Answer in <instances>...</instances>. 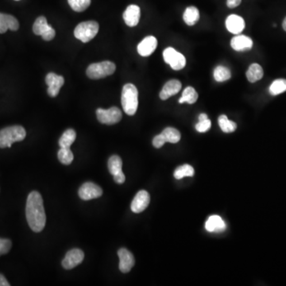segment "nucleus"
Returning <instances> with one entry per match:
<instances>
[{
  "instance_id": "f257e3e1",
  "label": "nucleus",
  "mask_w": 286,
  "mask_h": 286,
  "mask_svg": "<svg viewBox=\"0 0 286 286\" xmlns=\"http://www.w3.org/2000/svg\"><path fill=\"white\" fill-rule=\"evenodd\" d=\"M25 216L28 224L34 232H41L46 222V216L40 193L34 191L29 194L26 200Z\"/></svg>"
},
{
  "instance_id": "f03ea898",
  "label": "nucleus",
  "mask_w": 286,
  "mask_h": 286,
  "mask_svg": "<svg viewBox=\"0 0 286 286\" xmlns=\"http://www.w3.org/2000/svg\"><path fill=\"white\" fill-rule=\"evenodd\" d=\"M121 101L126 114L128 115L135 114L138 106V91L133 84H127L123 86Z\"/></svg>"
},
{
  "instance_id": "7ed1b4c3",
  "label": "nucleus",
  "mask_w": 286,
  "mask_h": 286,
  "mask_svg": "<svg viewBox=\"0 0 286 286\" xmlns=\"http://www.w3.org/2000/svg\"><path fill=\"white\" fill-rule=\"evenodd\" d=\"M26 136L25 130L22 126H11L0 131V148H11L13 143L21 142Z\"/></svg>"
},
{
  "instance_id": "20e7f679",
  "label": "nucleus",
  "mask_w": 286,
  "mask_h": 286,
  "mask_svg": "<svg viewBox=\"0 0 286 286\" xmlns=\"http://www.w3.org/2000/svg\"><path fill=\"white\" fill-rule=\"evenodd\" d=\"M116 66L113 62L109 61L91 64L88 67L86 74L92 80H99L106 76H110L115 71Z\"/></svg>"
},
{
  "instance_id": "39448f33",
  "label": "nucleus",
  "mask_w": 286,
  "mask_h": 286,
  "mask_svg": "<svg viewBox=\"0 0 286 286\" xmlns=\"http://www.w3.org/2000/svg\"><path fill=\"white\" fill-rule=\"evenodd\" d=\"M99 27V24L95 21L83 22L75 28L74 36L82 43H88L96 36Z\"/></svg>"
},
{
  "instance_id": "423d86ee",
  "label": "nucleus",
  "mask_w": 286,
  "mask_h": 286,
  "mask_svg": "<svg viewBox=\"0 0 286 286\" xmlns=\"http://www.w3.org/2000/svg\"><path fill=\"white\" fill-rule=\"evenodd\" d=\"M96 116L100 123L107 125H113L119 123L122 119V111L116 107H112L109 109L98 108L96 110Z\"/></svg>"
},
{
  "instance_id": "0eeeda50",
  "label": "nucleus",
  "mask_w": 286,
  "mask_h": 286,
  "mask_svg": "<svg viewBox=\"0 0 286 286\" xmlns=\"http://www.w3.org/2000/svg\"><path fill=\"white\" fill-rule=\"evenodd\" d=\"M79 197L83 200H91L101 197L103 190L97 184L86 182L79 189Z\"/></svg>"
},
{
  "instance_id": "6e6552de",
  "label": "nucleus",
  "mask_w": 286,
  "mask_h": 286,
  "mask_svg": "<svg viewBox=\"0 0 286 286\" xmlns=\"http://www.w3.org/2000/svg\"><path fill=\"white\" fill-rule=\"evenodd\" d=\"M85 259V254L80 249H72L66 254L62 261V266L66 269H72L80 265Z\"/></svg>"
},
{
  "instance_id": "1a4fd4ad",
  "label": "nucleus",
  "mask_w": 286,
  "mask_h": 286,
  "mask_svg": "<svg viewBox=\"0 0 286 286\" xmlns=\"http://www.w3.org/2000/svg\"><path fill=\"white\" fill-rule=\"evenodd\" d=\"M45 83L48 85V94L51 97H56L59 94L60 89L64 85L65 79L63 76L49 72L45 77Z\"/></svg>"
},
{
  "instance_id": "9d476101",
  "label": "nucleus",
  "mask_w": 286,
  "mask_h": 286,
  "mask_svg": "<svg viewBox=\"0 0 286 286\" xmlns=\"http://www.w3.org/2000/svg\"><path fill=\"white\" fill-rule=\"evenodd\" d=\"M150 201H151L150 194L146 191H139L132 200V205H131L132 212L133 213H140L143 212L148 207Z\"/></svg>"
},
{
  "instance_id": "9b49d317",
  "label": "nucleus",
  "mask_w": 286,
  "mask_h": 286,
  "mask_svg": "<svg viewBox=\"0 0 286 286\" xmlns=\"http://www.w3.org/2000/svg\"><path fill=\"white\" fill-rule=\"evenodd\" d=\"M119 258V268L123 273H129L134 265V258L133 254L125 248H121L118 251Z\"/></svg>"
},
{
  "instance_id": "f8f14e48",
  "label": "nucleus",
  "mask_w": 286,
  "mask_h": 286,
  "mask_svg": "<svg viewBox=\"0 0 286 286\" xmlns=\"http://www.w3.org/2000/svg\"><path fill=\"white\" fill-rule=\"evenodd\" d=\"M141 11L137 5H130L123 13V17L125 23L130 27H133L139 22Z\"/></svg>"
},
{
  "instance_id": "ddd939ff",
  "label": "nucleus",
  "mask_w": 286,
  "mask_h": 286,
  "mask_svg": "<svg viewBox=\"0 0 286 286\" xmlns=\"http://www.w3.org/2000/svg\"><path fill=\"white\" fill-rule=\"evenodd\" d=\"M157 45V38L154 36L146 37L138 44V53L142 57H149L154 52Z\"/></svg>"
},
{
  "instance_id": "4468645a",
  "label": "nucleus",
  "mask_w": 286,
  "mask_h": 286,
  "mask_svg": "<svg viewBox=\"0 0 286 286\" xmlns=\"http://www.w3.org/2000/svg\"><path fill=\"white\" fill-rule=\"evenodd\" d=\"M231 46L238 52H245L252 49L253 41L245 35H236L231 39Z\"/></svg>"
},
{
  "instance_id": "2eb2a0df",
  "label": "nucleus",
  "mask_w": 286,
  "mask_h": 286,
  "mask_svg": "<svg viewBox=\"0 0 286 286\" xmlns=\"http://www.w3.org/2000/svg\"><path fill=\"white\" fill-rule=\"evenodd\" d=\"M226 27L231 34H239L244 30L245 22L244 19L239 15H229L226 19Z\"/></svg>"
},
{
  "instance_id": "dca6fc26",
  "label": "nucleus",
  "mask_w": 286,
  "mask_h": 286,
  "mask_svg": "<svg viewBox=\"0 0 286 286\" xmlns=\"http://www.w3.org/2000/svg\"><path fill=\"white\" fill-rule=\"evenodd\" d=\"M19 28V21L16 18L11 15L0 13V34H4L7 30L16 31Z\"/></svg>"
},
{
  "instance_id": "f3484780",
  "label": "nucleus",
  "mask_w": 286,
  "mask_h": 286,
  "mask_svg": "<svg viewBox=\"0 0 286 286\" xmlns=\"http://www.w3.org/2000/svg\"><path fill=\"white\" fill-rule=\"evenodd\" d=\"M181 87H182V85L178 80H171L165 83L163 88L159 95L161 100H166L172 95H176L180 91Z\"/></svg>"
},
{
  "instance_id": "a211bd4d",
  "label": "nucleus",
  "mask_w": 286,
  "mask_h": 286,
  "mask_svg": "<svg viewBox=\"0 0 286 286\" xmlns=\"http://www.w3.org/2000/svg\"><path fill=\"white\" fill-rule=\"evenodd\" d=\"M205 228L209 232H221L226 229V224L220 216H210L206 222Z\"/></svg>"
},
{
  "instance_id": "6ab92c4d",
  "label": "nucleus",
  "mask_w": 286,
  "mask_h": 286,
  "mask_svg": "<svg viewBox=\"0 0 286 286\" xmlns=\"http://www.w3.org/2000/svg\"><path fill=\"white\" fill-rule=\"evenodd\" d=\"M264 72H263L262 66L259 64H252L246 71V78L250 83L257 82L263 78Z\"/></svg>"
},
{
  "instance_id": "aec40b11",
  "label": "nucleus",
  "mask_w": 286,
  "mask_h": 286,
  "mask_svg": "<svg viewBox=\"0 0 286 286\" xmlns=\"http://www.w3.org/2000/svg\"><path fill=\"white\" fill-rule=\"evenodd\" d=\"M183 19L184 22L188 25H194L199 21V10L195 6H189L183 15Z\"/></svg>"
},
{
  "instance_id": "412c9836",
  "label": "nucleus",
  "mask_w": 286,
  "mask_h": 286,
  "mask_svg": "<svg viewBox=\"0 0 286 286\" xmlns=\"http://www.w3.org/2000/svg\"><path fill=\"white\" fill-rule=\"evenodd\" d=\"M52 26L48 24L47 19L44 16H40L34 22L33 25V31L36 35L42 36L44 33L51 29Z\"/></svg>"
},
{
  "instance_id": "4be33fe9",
  "label": "nucleus",
  "mask_w": 286,
  "mask_h": 286,
  "mask_svg": "<svg viewBox=\"0 0 286 286\" xmlns=\"http://www.w3.org/2000/svg\"><path fill=\"white\" fill-rule=\"evenodd\" d=\"M76 138V133L74 130H66L59 139V146L61 148H70L71 145L75 142Z\"/></svg>"
},
{
  "instance_id": "5701e85b",
  "label": "nucleus",
  "mask_w": 286,
  "mask_h": 286,
  "mask_svg": "<svg viewBox=\"0 0 286 286\" xmlns=\"http://www.w3.org/2000/svg\"><path fill=\"white\" fill-rule=\"evenodd\" d=\"M197 100H198V93L194 88L189 86L183 91L182 96L180 98L179 103L180 104L188 103L189 104H195Z\"/></svg>"
},
{
  "instance_id": "b1692460",
  "label": "nucleus",
  "mask_w": 286,
  "mask_h": 286,
  "mask_svg": "<svg viewBox=\"0 0 286 286\" xmlns=\"http://www.w3.org/2000/svg\"><path fill=\"white\" fill-rule=\"evenodd\" d=\"M108 170L110 172L111 175H115V174H119L122 170L123 167V161L122 159L117 156V155H113L108 160Z\"/></svg>"
},
{
  "instance_id": "393cba45",
  "label": "nucleus",
  "mask_w": 286,
  "mask_h": 286,
  "mask_svg": "<svg viewBox=\"0 0 286 286\" xmlns=\"http://www.w3.org/2000/svg\"><path fill=\"white\" fill-rule=\"evenodd\" d=\"M218 122L221 130L224 133H232L237 128L236 123L233 121L229 120L227 117L224 114H222L219 117Z\"/></svg>"
},
{
  "instance_id": "a878e982",
  "label": "nucleus",
  "mask_w": 286,
  "mask_h": 286,
  "mask_svg": "<svg viewBox=\"0 0 286 286\" xmlns=\"http://www.w3.org/2000/svg\"><path fill=\"white\" fill-rule=\"evenodd\" d=\"M213 76L217 82H223V81H228L231 78V71L227 67L219 66L215 68Z\"/></svg>"
},
{
  "instance_id": "bb28decb",
  "label": "nucleus",
  "mask_w": 286,
  "mask_h": 286,
  "mask_svg": "<svg viewBox=\"0 0 286 286\" xmlns=\"http://www.w3.org/2000/svg\"><path fill=\"white\" fill-rule=\"evenodd\" d=\"M165 137L166 142L170 143H177L180 140V133L179 131L173 128V127H167L161 132Z\"/></svg>"
},
{
  "instance_id": "cd10ccee",
  "label": "nucleus",
  "mask_w": 286,
  "mask_h": 286,
  "mask_svg": "<svg viewBox=\"0 0 286 286\" xmlns=\"http://www.w3.org/2000/svg\"><path fill=\"white\" fill-rule=\"evenodd\" d=\"M269 93L272 95H278L286 91V79H278L272 83L269 88Z\"/></svg>"
},
{
  "instance_id": "c85d7f7f",
  "label": "nucleus",
  "mask_w": 286,
  "mask_h": 286,
  "mask_svg": "<svg viewBox=\"0 0 286 286\" xmlns=\"http://www.w3.org/2000/svg\"><path fill=\"white\" fill-rule=\"evenodd\" d=\"M193 175H194V169L191 165H187V164L176 168L174 172V177L177 180H180L185 176H193Z\"/></svg>"
},
{
  "instance_id": "c756f323",
  "label": "nucleus",
  "mask_w": 286,
  "mask_h": 286,
  "mask_svg": "<svg viewBox=\"0 0 286 286\" xmlns=\"http://www.w3.org/2000/svg\"><path fill=\"white\" fill-rule=\"evenodd\" d=\"M57 157L63 165H70L73 161V154L70 148H61L57 154Z\"/></svg>"
},
{
  "instance_id": "7c9ffc66",
  "label": "nucleus",
  "mask_w": 286,
  "mask_h": 286,
  "mask_svg": "<svg viewBox=\"0 0 286 286\" xmlns=\"http://www.w3.org/2000/svg\"><path fill=\"white\" fill-rule=\"evenodd\" d=\"M71 8L76 12H82L91 4V0H68Z\"/></svg>"
},
{
  "instance_id": "2f4dec72",
  "label": "nucleus",
  "mask_w": 286,
  "mask_h": 286,
  "mask_svg": "<svg viewBox=\"0 0 286 286\" xmlns=\"http://www.w3.org/2000/svg\"><path fill=\"white\" fill-rule=\"evenodd\" d=\"M185 65H186V59H185L184 56L179 52H177L176 55L170 64V67L176 71L184 68Z\"/></svg>"
},
{
  "instance_id": "473e14b6",
  "label": "nucleus",
  "mask_w": 286,
  "mask_h": 286,
  "mask_svg": "<svg viewBox=\"0 0 286 286\" xmlns=\"http://www.w3.org/2000/svg\"><path fill=\"white\" fill-rule=\"evenodd\" d=\"M11 246L12 242L11 240L0 238V256L7 254L11 250Z\"/></svg>"
},
{
  "instance_id": "72a5a7b5",
  "label": "nucleus",
  "mask_w": 286,
  "mask_h": 286,
  "mask_svg": "<svg viewBox=\"0 0 286 286\" xmlns=\"http://www.w3.org/2000/svg\"><path fill=\"white\" fill-rule=\"evenodd\" d=\"M176 53H177V51L174 49V48H172V47L166 48L163 52L164 61H165V63L170 65V62L173 61L175 56L176 55Z\"/></svg>"
},
{
  "instance_id": "f704fd0d",
  "label": "nucleus",
  "mask_w": 286,
  "mask_h": 286,
  "mask_svg": "<svg viewBox=\"0 0 286 286\" xmlns=\"http://www.w3.org/2000/svg\"><path fill=\"white\" fill-rule=\"evenodd\" d=\"M211 126H212V123L208 119L199 121V123L196 125V130L199 133H204V132H208V130L211 128Z\"/></svg>"
},
{
  "instance_id": "c9c22d12",
  "label": "nucleus",
  "mask_w": 286,
  "mask_h": 286,
  "mask_svg": "<svg viewBox=\"0 0 286 286\" xmlns=\"http://www.w3.org/2000/svg\"><path fill=\"white\" fill-rule=\"evenodd\" d=\"M166 141H165V137H164L162 133H160L158 135L155 136L154 138L153 139V145L155 148L159 149L162 147L165 144Z\"/></svg>"
},
{
  "instance_id": "e433bc0d",
  "label": "nucleus",
  "mask_w": 286,
  "mask_h": 286,
  "mask_svg": "<svg viewBox=\"0 0 286 286\" xmlns=\"http://www.w3.org/2000/svg\"><path fill=\"white\" fill-rule=\"evenodd\" d=\"M55 30L53 29V28H51V29H49V30H47L45 33H44V34L42 35V38H43L44 41H51L53 40L54 37H55Z\"/></svg>"
},
{
  "instance_id": "4c0bfd02",
  "label": "nucleus",
  "mask_w": 286,
  "mask_h": 286,
  "mask_svg": "<svg viewBox=\"0 0 286 286\" xmlns=\"http://www.w3.org/2000/svg\"><path fill=\"white\" fill-rule=\"evenodd\" d=\"M114 177V180L117 184H123V183L125 182L126 180V176L123 174V171L120 172L119 174H115L113 176Z\"/></svg>"
},
{
  "instance_id": "58836bf2",
  "label": "nucleus",
  "mask_w": 286,
  "mask_h": 286,
  "mask_svg": "<svg viewBox=\"0 0 286 286\" xmlns=\"http://www.w3.org/2000/svg\"><path fill=\"white\" fill-rule=\"evenodd\" d=\"M242 0H227V6L229 8H235L241 3Z\"/></svg>"
},
{
  "instance_id": "ea45409f",
  "label": "nucleus",
  "mask_w": 286,
  "mask_h": 286,
  "mask_svg": "<svg viewBox=\"0 0 286 286\" xmlns=\"http://www.w3.org/2000/svg\"><path fill=\"white\" fill-rule=\"evenodd\" d=\"M0 286H10V283L7 282L4 276L0 273Z\"/></svg>"
},
{
  "instance_id": "a19ab883",
  "label": "nucleus",
  "mask_w": 286,
  "mask_h": 286,
  "mask_svg": "<svg viewBox=\"0 0 286 286\" xmlns=\"http://www.w3.org/2000/svg\"><path fill=\"white\" fill-rule=\"evenodd\" d=\"M208 115L206 114H200L199 115V121H203L205 120V119H208Z\"/></svg>"
},
{
  "instance_id": "79ce46f5",
  "label": "nucleus",
  "mask_w": 286,
  "mask_h": 286,
  "mask_svg": "<svg viewBox=\"0 0 286 286\" xmlns=\"http://www.w3.org/2000/svg\"><path fill=\"white\" fill-rule=\"evenodd\" d=\"M282 26H283V29H284V30L286 31V19H284V21H283Z\"/></svg>"
},
{
  "instance_id": "37998d69",
  "label": "nucleus",
  "mask_w": 286,
  "mask_h": 286,
  "mask_svg": "<svg viewBox=\"0 0 286 286\" xmlns=\"http://www.w3.org/2000/svg\"><path fill=\"white\" fill-rule=\"evenodd\" d=\"M15 1H19V0H15Z\"/></svg>"
}]
</instances>
